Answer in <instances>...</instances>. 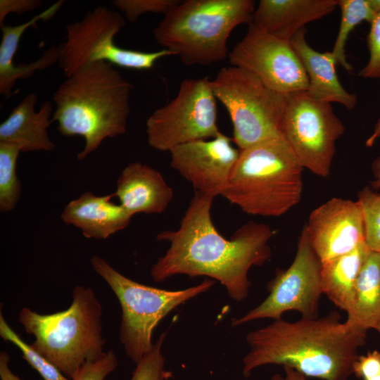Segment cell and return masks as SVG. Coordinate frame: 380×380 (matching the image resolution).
<instances>
[{
    "label": "cell",
    "mask_w": 380,
    "mask_h": 380,
    "mask_svg": "<svg viewBox=\"0 0 380 380\" xmlns=\"http://www.w3.org/2000/svg\"><path fill=\"white\" fill-rule=\"evenodd\" d=\"M213 198L195 192L179 229L157 235L158 241H167L170 247L150 274L156 283L177 274L205 276L220 281L229 297L239 302L248 295L249 270L270 258L268 243L274 232L268 224L249 221L225 239L212 220Z\"/></svg>",
    "instance_id": "1"
},
{
    "label": "cell",
    "mask_w": 380,
    "mask_h": 380,
    "mask_svg": "<svg viewBox=\"0 0 380 380\" xmlns=\"http://www.w3.org/2000/svg\"><path fill=\"white\" fill-rule=\"evenodd\" d=\"M336 311L317 319L294 322L282 318L249 332V352L243 359L242 373L249 377L261 366H288L308 377L348 380L366 343V331L341 322Z\"/></svg>",
    "instance_id": "2"
},
{
    "label": "cell",
    "mask_w": 380,
    "mask_h": 380,
    "mask_svg": "<svg viewBox=\"0 0 380 380\" xmlns=\"http://www.w3.org/2000/svg\"><path fill=\"white\" fill-rule=\"evenodd\" d=\"M132 85L111 63L96 62L66 77L55 91L51 121L65 137L85 140L84 160L107 138L126 132Z\"/></svg>",
    "instance_id": "3"
},
{
    "label": "cell",
    "mask_w": 380,
    "mask_h": 380,
    "mask_svg": "<svg viewBox=\"0 0 380 380\" xmlns=\"http://www.w3.org/2000/svg\"><path fill=\"white\" fill-rule=\"evenodd\" d=\"M303 167L282 137L239 150L222 196L251 215L279 217L298 205Z\"/></svg>",
    "instance_id": "4"
},
{
    "label": "cell",
    "mask_w": 380,
    "mask_h": 380,
    "mask_svg": "<svg viewBox=\"0 0 380 380\" xmlns=\"http://www.w3.org/2000/svg\"><path fill=\"white\" fill-rule=\"evenodd\" d=\"M101 315L102 307L94 291L78 285L66 310L40 314L24 307L18 321L34 336L32 347L72 379L84 364L106 353Z\"/></svg>",
    "instance_id": "5"
},
{
    "label": "cell",
    "mask_w": 380,
    "mask_h": 380,
    "mask_svg": "<svg viewBox=\"0 0 380 380\" xmlns=\"http://www.w3.org/2000/svg\"><path fill=\"white\" fill-rule=\"evenodd\" d=\"M254 11L253 0L180 1L155 27L154 38L185 65H209L228 56L231 32L250 24Z\"/></svg>",
    "instance_id": "6"
},
{
    "label": "cell",
    "mask_w": 380,
    "mask_h": 380,
    "mask_svg": "<svg viewBox=\"0 0 380 380\" xmlns=\"http://www.w3.org/2000/svg\"><path fill=\"white\" fill-rule=\"evenodd\" d=\"M90 264L120 303L122 314L119 338L126 355L134 363L152 348L153 332L166 315L215 284L213 279H205L196 286L169 291L132 280L99 255H93Z\"/></svg>",
    "instance_id": "7"
},
{
    "label": "cell",
    "mask_w": 380,
    "mask_h": 380,
    "mask_svg": "<svg viewBox=\"0 0 380 380\" xmlns=\"http://www.w3.org/2000/svg\"><path fill=\"white\" fill-rule=\"evenodd\" d=\"M211 87L229 114L232 140L239 150L282 137L284 94L269 89L253 73L236 66L222 68L211 80Z\"/></svg>",
    "instance_id": "8"
},
{
    "label": "cell",
    "mask_w": 380,
    "mask_h": 380,
    "mask_svg": "<svg viewBox=\"0 0 380 380\" xmlns=\"http://www.w3.org/2000/svg\"><path fill=\"white\" fill-rule=\"evenodd\" d=\"M125 26L122 15L106 6L89 11L82 20L68 24L65 42L58 46L59 66L65 77L99 61L125 68L148 70L159 59L173 55L165 49L144 52L118 46L114 38Z\"/></svg>",
    "instance_id": "9"
},
{
    "label": "cell",
    "mask_w": 380,
    "mask_h": 380,
    "mask_svg": "<svg viewBox=\"0 0 380 380\" xmlns=\"http://www.w3.org/2000/svg\"><path fill=\"white\" fill-rule=\"evenodd\" d=\"M284 98L282 138L304 169L328 177L336 143L345 131L343 122L331 103L314 99L306 91L286 94Z\"/></svg>",
    "instance_id": "10"
},
{
    "label": "cell",
    "mask_w": 380,
    "mask_h": 380,
    "mask_svg": "<svg viewBox=\"0 0 380 380\" xmlns=\"http://www.w3.org/2000/svg\"><path fill=\"white\" fill-rule=\"evenodd\" d=\"M216 101L208 77L183 80L177 96L147 119L149 146L170 152L183 144L218 137L222 132L217 125Z\"/></svg>",
    "instance_id": "11"
},
{
    "label": "cell",
    "mask_w": 380,
    "mask_h": 380,
    "mask_svg": "<svg viewBox=\"0 0 380 380\" xmlns=\"http://www.w3.org/2000/svg\"><path fill=\"white\" fill-rule=\"evenodd\" d=\"M322 262L313 250L305 228L298 240L297 251L291 265L278 270L267 284L268 296L243 316L233 319L232 327L255 319L281 318L289 310L299 312L302 318H318Z\"/></svg>",
    "instance_id": "12"
},
{
    "label": "cell",
    "mask_w": 380,
    "mask_h": 380,
    "mask_svg": "<svg viewBox=\"0 0 380 380\" xmlns=\"http://www.w3.org/2000/svg\"><path fill=\"white\" fill-rule=\"evenodd\" d=\"M228 58L232 66L251 72L277 92L286 94L308 89L307 74L291 42L273 37L252 24Z\"/></svg>",
    "instance_id": "13"
},
{
    "label": "cell",
    "mask_w": 380,
    "mask_h": 380,
    "mask_svg": "<svg viewBox=\"0 0 380 380\" xmlns=\"http://www.w3.org/2000/svg\"><path fill=\"white\" fill-rule=\"evenodd\" d=\"M232 139L221 133L211 139L179 145L170 153V165L189 182L195 192L222 195L239 156Z\"/></svg>",
    "instance_id": "14"
},
{
    "label": "cell",
    "mask_w": 380,
    "mask_h": 380,
    "mask_svg": "<svg viewBox=\"0 0 380 380\" xmlns=\"http://www.w3.org/2000/svg\"><path fill=\"white\" fill-rule=\"evenodd\" d=\"M304 228L322 262L365 243L363 217L357 201L336 197L328 200L310 213Z\"/></svg>",
    "instance_id": "15"
},
{
    "label": "cell",
    "mask_w": 380,
    "mask_h": 380,
    "mask_svg": "<svg viewBox=\"0 0 380 380\" xmlns=\"http://www.w3.org/2000/svg\"><path fill=\"white\" fill-rule=\"evenodd\" d=\"M337 6L338 0H260L250 24L291 42L307 23L322 18Z\"/></svg>",
    "instance_id": "16"
},
{
    "label": "cell",
    "mask_w": 380,
    "mask_h": 380,
    "mask_svg": "<svg viewBox=\"0 0 380 380\" xmlns=\"http://www.w3.org/2000/svg\"><path fill=\"white\" fill-rule=\"evenodd\" d=\"M114 195L133 216L137 213L164 212L172 201L174 193L158 170L148 165L133 162L121 172Z\"/></svg>",
    "instance_id": "17"
},
{
    "label": "cell",
    "mask_w": 380,
    "mask_h": 380,
    "mask_svg": "<svg viewBox=\"0 0 380 380\" xmlns=\"http://www.w3.org/2000/svg\"><path fill=\"white\" fill-rule=\"evenodd\" d=\"M113 196L114 194L96 196L86 191L65 206L61 217L65 224L80 229L86 238L106 239L125 229L132 217L111 201Z\"/></svg>",
    "instance_id": "18"
},
{
    "label": "cell",
    "mask_w": 380,
    "mask_h": 380,
    "mask_svg": "<svg viewBox=\"0 0 380 380\" xmlns=\"http://www.w3.org/2000/svg\"><path fill=\"white\" fill-rule=\"evenodd\" d=\"M305 27L291 39V44L308 78L307 93L314 99L343 105L352 110L357 103L356 94L348 92L341 84L336 72L337 61L331 51L321 53L307 42Z\"/></svg>",
    "instance_id": "19"
},
{
    "label": "cell",
    "mask_w": 380,
    "mask_h": 380,
    "mask_svg": "<svg viewBox=\"0 0 380 380\" xmlns=\"http://www.w3.org/2000/svg\"><path fill=\"white\" fill-rule=\"evenodd\" d=\"M37 101L35 93H29L14 107L0 125V142L16 144L21 147L22 152L54 149L55 144L47 131L52 122V104L46 101L35 111Z\"/></svg>",
    "instance_id": "20"
},
{
    "label": "cell",
    "mask_w": 380,
    "mask_h": 380,
    "mask_svg": "<svg viewBox=\"0 0 380 380\" xmlns=\"http://www.w3.org/2000/svg\"><path fill=\"white\" fill-rule=\"evenodd\" d=\"M370 250L365 243L346 254L322 262V294L340 310H350L355 286L362 267Z\"/></svg>",
    "instance_id": "21"
},
{
    "label": "cell",
    "mask_w": 380,
    "mask_h": 380,
    "mask_svg": "<svg viewBox=\"0 0 380 380\" xmlns=\"http://www.w3.org/2000/svg\"><path fill=\"white\" fill-rule=\"evenodd\" d=\"M345 322L367 332L380 321V253H369L359 273L353 303Z\"/></svg>",
    "instance_id": "22"
},
{
    "label": "cell",
    "mask_w": 380,
    "mask_h": 380,
    "mask_svg": "<svg viewBox=\"0 0 380 380\" xmlns=\"http://www.w3.org/2000/svg\"><path fill=\"white\" fill-rule=\"evenodd\" d=\"M63 1H58L46 10L18 25L0 27L2 33L0 44V94L6 98L12 94V89L18 80L16 65L13 57L17 51L20 39L25 31L37 25L39 21L48 20L59 11Z\"/></svg>",
    "instance_id": "23"
},
{
    "label": "cell",
    "mask_w": 380,
    "mask_h": 380,
    "mask_svg": "<svg viewBox=\"0 0 380 380\" xmlns=\"http://www.w3.org/2000/svg\"><path fill=\"white\" fill-rule=\"evenodd\" d=\"M341 17L338 32L331 51L337 63L347 71L353 67L348 62L345 47L351 31L362 21L369 24L380 11V0H338Z\"/></svg>",
    "instance_id": "24"
},
{
    "label": "cell",
    "mask_w": 380,
    "mask_h": 380,
    "mask_svg": "<svg viewBox=\"0 0 380 380\" xmlns=\"http://www.w3.org/2000/svg\"><path fill=\"white\" fill-rule=\"evenodd\" d=\"M22 152L20 146L0 142V211L10 212L17 205L21 184L16 174L17 159Z\"/></svg>",
    "instance_id": "25"
},
{
    "label": "cell",
    "mask_w": 380,
    "mask_h": 380,
    "mask_svg": "<svg viewBox=\"0 0 380 380\" xmlns=\"http://www.w3.org/2000/svg\"><path fill=\"white\" fill-rule=\"evenodd\" d=\"M0 336L7 342L15 345L22 353L23 357L34 368L44 380H72L58 368L25 342L6 322L0 312Z\"/></svg>",
    "instance_id": "26"
},
{
    "label": "cell",
    "mask_w": 380,
    "mask_h": 380,
    "mask_svg": "<svg viewBox=\"0 0 380 380\" xmlns=\"http://www.w3.org/2000/svg\"><path fill=\"white\" fill-rule=\"evenodd\" d=\"M357 201L362 213L365 243L371 251L380 253V193L365 186Z\"/></svg>",
    "instance_id": "27"
},
{
    "label": "cell",
    "mask_w": 380,
    "mask_h": 380,
    "mask_svg": "<svg viewBox=\"0 0 380 380\" xmlns=\"http://www.w3.org/2000/svg\"><path fill=\"white\" fill-rule=\"evenodd\" d=\"M166 332L162 333L152 348L136 363L129 380H172V372L165 367L162 352Z\"/></svg>",
    "instance_id": "28"
},
{
    "label": "cell",
    "mask_w": 380,
    "mask_h": 380,
    "mask_svg": "<svg viewBox=\"0 0 380 380\" xmlns=\"http://www.w3.org/2000/svg\"><path fill=\"white\" fill-rule=\"evenodd\" d=\"M113 4L125 15L130 23L136 22L146 13L165 15L177 5L179 0H114Z\"/></svg>",
    "instance_id": "29"
},
{
    "label": "cell",
    "mask_w": 380,
    "mask_h": 380,
    "mask_svg": "<svg viewBox=\"0 0 380 380\" xmlns=\"http://www.w3.org/2000/svg\"><path fill=\"white\" fill-rule=\"evenodd\" d=\"M367 44L369 53V60L358 72V76L380 79V11L370 23Z\"/></svg>",
    "instance_id": "30"
},
{
    "label": "cell",
    "mask_w": 380,
    "mask_h": 380,
    "mask_svg": "<svg viewBox=\"0 0 380 380\" xmlns=\"http://www.w3.org/2000/svg\"><path fill=\"white\" fill-rule=\"evenodd\" d=\"M118 365L115 353L109 350L100 359L84 364L72 380H105Z\"/></svg>",
    "instance_id": "31"
},
{
    "label": "cell",
    "mask_w": 380,
    "mask_h": 380,
    "mask_svg": "<svg viewBox=\"0 0 380 380\" xmlns=\"http://www.w3.org/2000/svg\"><path fill=\"white\" fill-rule=\"evenodd\" d=\"M353 374L363 380H380V351L374 350L359 355L354 364Z\"/></svg>",
    "instance_id": "32"
},
{
    "label": "cell",
    "mask_w": 380,
    "mask_h": 380,
    "mask_svg": "<svg viewBox=\"0 0 380 380\" xmlns=\"http://www.w3.org/2000/svg\"><path fill=\"white\" fill-rule=\"evenodd\" d=\"M42 4L40 0H0V27L5 25L4 20L10 13L20 15L34 11Z\"/></svg>",
    "instance_id": "33"
},
{
    "label": "cell",
    "mask_w": 380,
    "mask_h": 380,
    "mask_svg": "<svg viewBox=\"0 0 380 380\" xmlns=\"http://www.w3.org/2000/svg\"><path fill=\"white\" fill-rule=\"evenodd\" d=\"M379 139H380V118L376 122L372 134L365 141L366 146L372 147ZM372 171L374 180L371 188L376 191L380 189V155L373 161Z\"/></svg>",
    "instance_id": "34"
},
{
    "label": "cell",
    "mask_w": 380,
    "mask_h": 380,
    "mask_svg": "<svg viewBox=\"0 0 380 380\" xmlns=\"http://www.w3.org/2000/svg\"><path fill=\"white\" fill-rule=\"evenodd\" d=\"M10 355L5 351L0 353V379L1 380H22L11 369Z\"/></svg>",
    "instance_id": "35"
},
{
    "label": "cell",
    "mask_w": 380,
    "mask_h": 380,
    "mask_svg": "<svg viewBox=\"0 0 380 380\" xmlns=\"http://www.w3.org/2000/svg\"><path fill=\"white\" fill-rule=\"evenodd\" d=\"M284 380H306V376L292 367L284 366Z\"/></svg>",
    "instance_id": "36"
},
{
    "label": "cell",
    "mask_w": 380,
    "mask_h": 380,
    "mask_svg": "<svg viewBox=\"0 0 380 380\" xmlns=\"http://www.w3.org/2000/svg\"><path fill=\"white\" fill-rule=\"evenodd\" d=\"M271 380H284V378L282 377L279 374H275L271 379Z\"/></svg>",
    "instance_id": "37"
},
{
    "label": "cell",
    "mask_w": 380,
    "mask_h": 380,
    "mask_svg": "<svg viewBox=\"0 0 380 380\" xmlns=\"http://www.w3.org/2000/svg\"><path fill=\"white\" fill-rule=\"evenodd\" d=\"M375 330H376L377 332H378V333L379 334V335H380V321H379V322L378 323L376 327L375 328Z\"/></svg>",
    "instance_id": "38"
}]
</instances>
